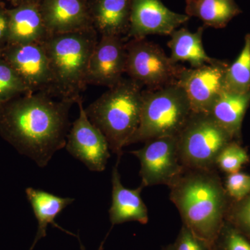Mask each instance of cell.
Here are the masks:
<instances>
[{"mask_svg": "<svg viewBox=\"0 0 250 250\" xmlns=\"http://www.w3.org/2000/svg\"><path fill=\"white\" fill-rule=\"evenodd\" d=\"M192 113L185 92L177 83L143 89L141 121L129 145L178 136Z\"/></svg>", "mask_w": 250, "mask_h": 250, "instance_id": "obj_5", "label": "cell"}, {"mask_svg": "<svg viewBox=\"0 0 250 250\" xmlns=\"http://www.w3.org/2000/svg\"><path fill=\"white\" fill-rule=\"evenodd\" d=\"M14 7L21 5L29 4H39L41 0H8Z\"/></svg>", "mask_w": 250, "mask_h": 250, "instance_id": "obj_30", "label": "cell"}, {"mask_svg": "<svg viewBox=\"0 0 250 250\" xmlns=\"http://www.w3.org/2000/svg\"><path fill=\"white\" fill-rule=\"evenodd\" d=\"M233 213L231 224L250 241V194L241 200Z\"/></svg>", "mask_w": 250, "mask_h": 250, "instance_id": "obj_28", "label": "cell"}, {"mask_svg": "<svg viewBox=\"0 0 250 250\" xmlns=\"http://www.w3.org/2000/svg\"><path fill=\"white\" fill-rule=\"evenodd\" d=\"M94 27L49 34L42 42L52 72L51 95L77 103L88 83V65L98 41Z\"/></svg>", "mask_w": 250, "mask_h": 250, "instance_id": "obj_3", "label": "cell"}, {"mask_svg": "<svg viewBox=\"0 0 250 250\" xmlns=\"http://www.w3.org/2000/svg\"><path fill=\"white\" fill-rule=\"evenodd\" d=\"M80 110L67 134V152L93 172H103L109 159L110 148L104 135L88 119L82 97L77 102Z\"/></svg>", "mask_w": 250, "mask_h": 250, "instance_id": "obj_9", "label": "cell"}, {"mask_svg": "<svg viewBox=\"0 0 250 250\" xmlns=\"http://www.w3.org/2000/svg\"><path fill=\"white\" fill-rule=\"evenodd\" d=\"M9 31V16L8 9L0 6V52L7 45Z\"/></svg>", "mask_w": 250, "mask_h": 250, "instance_id": "obj_29", "label": "cell"}, {"mask_svg": "<svg viewBox=\"0 0 250 250\" xmlns=\"http://www.w3.org/2000/svg\"><path fill=\"white\" fill-rule=\"evenodd\" d=\"M131 4L132 0H88L94 29L100 36L127 35Z\"/></svg>", "mask_w": 250, "mask_h": 250, "instance_id": "obj_16", "label": "cell"}, {"mask_svg": "<svg viewBox=\"0 0 250 250\" xmlns=\"http://www.w3.org/2000/svg\"><path fill=\"white\" fill-rule=\"evenodd\" d=\"M141 163L143 188L170 185L183 172L177 146V136H166L146 141L144 147L131 151Z\"/></svg>", "mask_w": 250, "mask_h": 250, "instance_id": "obj_8", "label": "cell"}, {"mask_svg": "<svg viewBox=\"0 0 250 250\" xmlns=\"http://www.w3.org/2000/svg\"><path fill=\"white\" fill-rule=\"evenodd\" d=\"M232 139L208 113H192L177 136L181 162L184 168L213 169L219 153Z\"/></svg>", "mask_w": 250, "mask_h": 250, "instance_id": "obj_6", "label": "cell"}, {"mask_svg": "<svg viewBox=\"0 0 250 250\" xmlns=\"http://www.w3.org/2000/svg\"><path fill=\"white\" fill-rule=\"evenodd\" d=\"M113 167L111 174L112 202L109 209L110 221L113 226L136 221L146 225L148 222V211L141 197L142 186L136 189L125 188L122 184L118 164Z\"/></svg>", "mask_w": 250, "mask_h": 250, "instance_id": "obj_15", "label": "cell"}, {"mask_svg": "<svg viewBox=\"0 0 250 250\" xmlns=\"http://www.w3.org/2000/svg\"><path fill=\"white\" fill-rule=\"evenodd\" d=\"M205 27H199L195 32L186 28H179L170 34L167 47L170 50V58L174 63L187 62L192 68H198L219 60L212 58L206 52L203 45Z\"/></svg>", "mask_w": 250, "mask_h": 250, "instance_id": "obj_18", "label": "cell"}, {"mask_svg": "<svg viewBox=\"0 0 250 250\" xmlns=\"http://www.w3.org/2000/svg\"><path fill=\"white\" fill-rule=\"evenodd\" d=\"M185 12L205 26L221 29L242 11L235 0H186Z\"/></svg>", "mask_w": 250, "mask_h": 250, "instance_id": "obj_21", "label": "cell"}, {"mask_svg": "<svg viewBox=\"0 0 250 250\" xmlns=\"http://www.w3.org/2000/svg\"><path fill=\"white\" fill-rule=\"evenodd\" d=\"M1 1V0H0V1Z\"/></svg>", "mask_w": 250, "mask_h": 250, "instance_id": "obj_33", "label": "cell"}, {"mask_svg": "<svg viewBox=\"0 0 250 250\" xmlns=\"http://www.w3.org/2000/svg\"><path fill=\"white\" fill-rule=\"evenodd\" d=\"M79 241H80V243L81 250H85L84 246H83V244H82V243H81L80 238H79ZM103 244H104V242H103V243H102L101 246H100V248H99L98 250H103Z\"/></svg>", "mask_w": 250, "mask_h": 250, "instance_id": "obj_31", "label": "cell"}, {"mask_svg": "<svg viewBox=\"0 0 250 250\" xmlns=\"http://www.w3.org/2000/svg\"><path fill=\"white\" fill-rule=\"evenodd\" d=\"M249 160L246 149L231 141L219 153L215 166L228 174L236 173L240 172L243 166Z\"/></svg>", "mask_w": 250, "mask_h": 250, "instance_id": "obj_24", "label": "cell"}, {"mask_svg": "<svg viewBox=\"0 0 250 250\" xmlns=\"http://www.w3.org/2000/svg\"><path fill=\"white\" fill-rule=\"evenodd\" d=\"M172 246L174 250H212L208 243L199 238L184 224Z\"/></svg>", "mask_w": 250, "mask_h": 250, "instance_id": "obj_27", "label": "cell"}, {"mask_svg": "<svg viewBox=\"0 0 250 250\" xmlns=\"http://www.w3.org/2000/svg\"><path fill=\"white\" fill-rule=\"evenodd\" d=\"M126 42L121 36H100L90 57L88 85L108 88L117 84L126 72Z\"/></svg>", "mask_w": 250, "mask_h": 250, "instance_id": "obj_13", "label": "cell"}, {"mask_svg": "<svg viewBox=\"0 0 250 250\" xmlns=\"http://www.w3.org/2000/svg\"><path fill=\"white\" fill-rule=\"evenodd\" d=\"M143 90L137 82L123 78L85 108L88 119L104 135L118 160L139 127Z\"/></svg>", "mask_w": 250, "mask_h": 250, "instance_id": "obj_4", "label": "cell"}, {"mask_svg": "<svg viewBox=\"0 0 250 250\" xmlns=\"http://www.w3.org/2000/svg\"><path fill=\"white\" fill-rule=\"evenodd\" d=\"M26 193L38 221L37 233L31 250L41 238H45L49 224L53 225L55 228L60 229L65 232L72 234L57 225L55 223V219L62 213V210L65 209L67 206L74 202V199L70 197L63 198L54 195L50 192L33 188H28L26 190Z\"/></svg>", "mask_w": 250, "mask_h": 250, "instance_id": "obj_19", "label": "cell"}, {"mask_svg": "<svg viewBox=\"0 0 250 250\" xmlns=\"http://www.w3.org/2000/svg\"><path fill=\"white\" fill-rule=\"evenodd\" d=\"M250 104V91L234 93L223 90L208 114L233 138L240 134L243 118Z\"/></svg>", "mask_w": 250, "mask_h": 250, "instance_id": "obj_20", "label": "cell"}, {"mask_svg": "<svg viewBox=\"0 0 250 250\" xmlns=\"http://www.w3.org/2000/svg\"><path fill=\"white\" fill-rule=\"evenodd\" d=\"M223 90L234 93L250 91V34L245 38L241 53L225 71Z\"/></svg>", "mask_w": 250, "mask_h": 250, "instance_id": "obj_22", "label": "cell"}, {"mask_svg": "<svg viewBox=\"0 0 250 250\" xmlns=\"http://www.w3.org/2000/svg\"><path fill=\"white\" fill-rule=\"evenodd\" d=\"M9 16L7 45L42 43L49 35L39 4L21 5L8 9Z\"/></svg>", "mask_w": 250, "mask_h": 250, "instance_id": "obj_17", "label": "cell"}, {"mask_svg": "<svg viewBox=\"0 0 250 250\" xmlns=\"http://www.w3.org/2000/svg\"><path fill=\"white\" fill-rule=\"evenodd\" d=\"M162 250H174L173 246H172V244L168 245V246L163 248Z\"/></svg>", "mask_w": 250, "mask_h": 250, "instance_id": "obj_32", "label": "cell"}, {"mask_svg": "<svg viewBox=\"0 0 250 250\" xmlns=\"http://www.w3.org/2000/svg\"><path fill=\"white\" fill-rule=\"evenodd\" d=\"M225 190L236 201H241L250 194V174L241 172L229 174L225 182Z\"/></svg>", "mask_w": 250, "mask_h": 250, "instance_id": "obj_26", "label": "cell"}, {"mask_svg": "<svg viewBox=\"0 0 250 250\" xmlns=\"http://www.w3.org/2000/svg\"><path fill=\"white\" fill-rule=\"evenodd\" d=\"M184 225L210 246L225 223L227 193L213 169L184 168L167 186Z\"/></svg>", "mask_w": 250, "mask_h": 250, "instance_id": "obj_2", "label": "cell"}, {"mask_svg": "<svg viewBox=\"0 0 250 250\" xmlns=\"http://www.w3.org/2000/svg\"><path fill=\"white\" fill-rule=\"evenodd\" d=\"M45 92L18 95L0 104V132L45 167L66 146L69 111L75 102Z\"/></svg>", "mask_w": 250, "mask_h": 250, "instance_id": "obj_1", "label": "cell"}, {"mask_svg": "<svg viewBox=\"0 0 250 250\" xmlns=\"http://www.w3.org/2000/svg\"><path fill=\"white\" fill-rule=\"evenodd\" d=\"M187 14L168 9L161 0H132L127 37L146 39L148 36H170L190 20Z\"/></svg>", "mask_w": 250, "mask_h": 250, "instance_id": "obj_12", "label": "cell"}, {"mask_svg": "<svg viewBox=\"0 0 250 250\" xmlns=\"http://www.w3.org/2000/svg\"><path fill=\"white\" fill-rule=\"evenodd\" d=\"M27 93L29 90L17 73L0 57V104Z\"/></svg>", "mask_w": 250, "mask_h": 250, "instance_id": "obj_23", "label": "cell"}, {"mask_svg": "<svg viewBox=\"0 0 250 250\" xmlns=\"http://www.w3.org/2000/svg\"><path fill=\"white\" fill-rule=\"evenodd\" d=\"M126 72L129 78L146 89L177 83L183 65L174 63L164 49L146 39L126 42Z\"/></svg>", "mask_w": 250, "mask_h": 250, "instance_id": "obj_7", "label": "cell"}, {"mask_svg": "<svg viewBox=\"0 0 250 250\" xmlns=\"http://www.w3.org/2000/svg\"><path fill=\"white\" fill-rule=\"evenodd\" d=\"M39 6L49 34L93 27L88 0H41Z\"/></svg>", "mask_w": 250, "mask_h": 250, "instance_id": "obj_14", "label": "cell"}, {"mask_svg": "<svg viewBox=\"0 0 250 250\" xmlns=\"http://www.w3.org/2000/svg\"><path fill=\"white\" fill-rule=\"evenodd\" d=\"M0 57L14 69L29 93L45 92L51 95L52 72L42 43L7 45L0 52Z\"/></svg>", "mask_w": 250, "mask_h": 250, "instance_id": "obj_10", "label": "cell"}, {"mask_svg": "<svg viewBox=\"0 0 250 250\" xmlns=\"http://www.w3.org/2000/svg\"><path fill=\"white\" fill-rule=\"evenodd\" d=\"M212 250H250V241L232 224L225 221Z\"/></svg>", "mask_w": 250, "mask_h": 250, "instance_id": "obj_25", "label": "cell"}, {"mask_svg": "<svg viewBox=\"0 0 250 250\" xmlns=\"http://www.w3.org/2000/svg\"><path fill=\"white\" fill-rule=\"evenodd\" d=\"M228 67L219 60L198 68L183 67L177 83L185 92L193 113H209L223 91L224 76Z\"/></svg>", "mask_w": 250, "mask_h": 250, "instance_id": "obj_11", "label": "cell"}]
</instances>
